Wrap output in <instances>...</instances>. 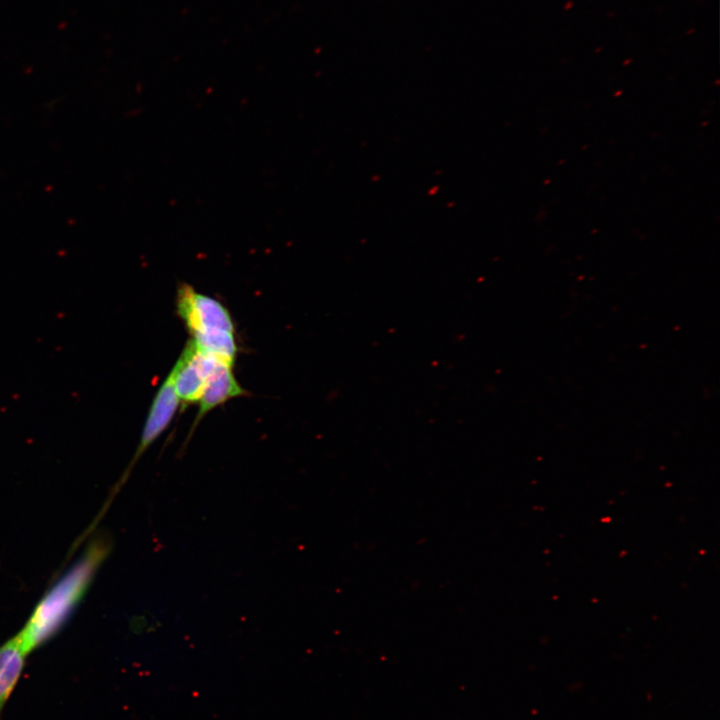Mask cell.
I'll use <instances>...</instances> for the list:
<instances>
[{
  "label": "cell",
  "instance_id": "6da1fadb",
  "mask_svg": "<svg viewBox=\"0 0 720 720\" xmlns=\"http://www.w3.org/2000/svg\"><path fill=\"white\" fill-rule=\"evenodd\" d=\"M111 547L109 538L95 539L40 599L24 627L16 635L27 654L62 628L84 597Z\"/></svg>",
  "mask_w": 720,
  "mask_h": 720
},
{
  "label": "cell",
  "instance_id": "7a4b0ae2",
  "mask_svg": "<svg viewBox=\"0 0 720 720\" xmlns=\"http://www.w3.org/2000/svg\"><path fill=\"white\" fill-rule=\"evenodd\" d=\"M176 311L191 334L208 330L234 332L227 308L215 298L182 283L177 290Z\"/></svg>",
  "mask_w": 720,
  "mask_h": 720
},
{
  "label": "cell",
  "instance_id": "3957f363",
  "mask_svg": "<svg viewBox=\"0 0 720 720\" xmlns=\"http://www.w3.org/2000/svg\"><path fill=\"white\" fill-rule=\"evenodd\" d=\"M179 402L180 401L174 391L171 377L168 374L154 397L136 452L123 475L113 487L112 493L105 504L104 510H106L116 493L119 492L120 488L126 482L141 455L169 426L176 413Z\"/></svg>",
  "mask_w": 720,
  "mask_h": 720
},
{
  "label": "cell",
  "instance_id": "277c9868",
  "mask_svg": "<svg viewBox=\"0 0 720 720\" xmlns=\"http://www.w3.org/2000/svg\"><path fill=\"white\" fill-rule=\"evenodd\" d=\"M218 361H220L219 358L198 350L192 340L188 341L177 362L169 372L179 401L184 403L198 402L208 375Z\"/></svg>",
  "mask_w": 720,
  "mask_h": 720
},
{
  "label": "cell",
  "instance_id": "5b68a950",
  "mask_svg": "<svg viewBox=\"0 0 720 720\" xmlns=\"http://www.w3.org/2000/svg\"><path fill=\"white\" fill-rule=\"evenodd\" d=\"M245 391L237 382L232 366L218 361L208 375L204 390L198 400L199 410L193 423L195 428L198 422L212 409L222 405L234 397L246 395Z\"/></svg>",
  "mask_w": 720,
  "mask_h": 720
},
{
  "label": "cell",
  "instance_id": "8992f818",
  "mask_svg": "<svg viewBox=\"0 0 720 720\" xmlns=\"http://www.w3.org/2000/svg\"><path fill=\"white\" fill-rule=\"evenodd\" d=\"M26 656L16 635L0 647V714L21 676Z\"/></svg>",
  "mask_w": 720,
  "mask_h": 720
},
{
  "label": "cell",
  "instance_id": "52a82bcc",
  "mask_svg": "<svg viewBox=\"0 0 720 720\" xmlns=\"http://www.w3.org/2000/svg\"><path fill=\"white\" fill-rule=\"evenodd\" d=\"M196 348L233 366L238 352L234 332L208 330L191 334Z\"/></svg>",
  "mask_w": 720,
  "mask_h": 720
},
{
  "label": "cell",
  "instance_id": "ba28073f",
  "mask_svg": "<svg viewBox=\"0 0 720 720\" xmlns=\"http://www.w3.org/2000/svg\"><path fill=\"white\" fill-rule=\"evenodd\" d=\"M571 5H572V1H570L569 4L567 3V5L565 6V9H566V10H567V9H570V6H571Z\"/></svg>",
  "mask_w": 720,
  "mask_h": 720
}]
</instances>
